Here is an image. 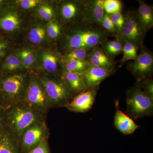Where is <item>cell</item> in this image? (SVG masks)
I'll return each instance as SVG.
<instances>
[{
  "label": "cell",
  "mask_w": 153,
  "mask_h": 153,
  "mask_svg": "<svg viewBox=\"0 0 153 153\" xmlns=\"http://www.w3.org/2000/svg\"><path fill=\"white\" fill-rule=\"evenodd\" d=\"M48 138L27 153H51L48 142Z\"/></svg>",
  "instance_id": "obj_36"
},
{
  "label": "cell",
  "mask_w": 153,
  "mask_h": 153,
  "mask_svg": "<svg viewBox=\"0 0 153 153\" xmlns=\"http://www.w3.org/2000/svg\"><path fill=\"white\" fill-rule=\"evenodd\" d=\"M36 9V14L41 20L49 22L57 20V7L55 8L52 4L41 2Z\"/></svg>",
  "instance_id": "obj_23"
},
{
  "label": "cell",
  "mask_w": 153,
  "mask_h": 153,
  "mask_svg": "<svg viewBox=\"0 0 153 153\" xmlns=\"http://www.w3.org/2000/svg\"><path fill=\"white\" fill-rule=\"evenodd\" d=\"M86 60L91 66L108 70L114 69L115 62L100 46L94 47L91 51Z\"/></svg>",
  "instance_id": "obj_16"
},
{
  "label": "cell",
  "mask_w": 153,
  "mask_h": 153,
  "mask_svg": "<svg viewBox=\"0 0 153 153\" xmlns=\"http://www.w3.org/2000/svg\"><path fill=\"white\" fill-rule=\"evenodd\" d=\"M108 36L100 25L73 23L60 38L61 49L64 53L74 49L91 50L101 46Z\"/></svg>",
  "instance_id": "obj_1"
},
{
  "label": "cell",
  "mask_w": 153,
  "mask_h": 153,
  "mask_svg": "<svg viewBox=\"0 0 153 153\" xmlns=\"http://www.w3.org/2000/svg\"><path fill=\"white\" fill-rule=\"evenodd\" d=\"M13 54L21 60L25 69L32 68L38 59L36 51L29 47L22 48Z\"/></svg>",
  "instance_id": "obj_22"
},
{
  "label": "cell",
  "mask_w": 153,
  "mask_h": 153,
  "mask_svg": "<svg viewBox=\"0 0 153 153\" xmlns=\"http://www.w3.org/2000/svg\"><path fill=\"white\" fill-rule=\"evenodd\" d=\"M60 76L74 97L86 90L82 73L63 71Z\"/></svg>",
  "instance_id": "obj_18"
},
{
  "label": "cell",
  "mask_w": 153,
  "mask_h": 153,
  "mask_svg": "<svg viewBox=\"0 0 153 153\" xmlns=\"http://www.w3.org/2000/svg\"><path fill=\"white\" fill-rule=\"evenodd\" d=\"M137 57L132 62L127 65L128 70L140 82L146 78H152L153 73L152 53L143 47L140 48Z\"/></svg>",
  "instance_id": "obj_9"
},
{
  "label": "cell",
  "mask_w": 153,
  "mask_h": 153,
  "mask_svg": "<svg viewBox=\"0 0 153 153\" xmlns=\"http://www.w3.org/2000/svg\"><path fill=\"white\" fill-rule=\"evenodd\" d=\"M91 50L74 49L67 51L62 55V64L73 60H86Z\"/></svg>",
  "instance_id": "obj_26"
},
{
  "label": "cell",
  "mask_w": 153,
  "mask_h": 153,
  "mask_svg": "<svg viewBox=\"0 0 153 153\" xmlns=\"http://www.w3.org/2000/svg\"><path fill=\"white\" fill-rule=\"evenodd\" d=\"M116 69L108 70L104 68L90 66L82 73L86 89L99 87L102 81L115 74Z\"/></svg>",
  "instance_id": "obj_15"
},
{
  "label": "cell",
  "mask_w": 153,
  "mask_h": 153,
  "mask_svg": "<svg viewBox=\"0 0 153 153\" xmlns=\"http://www.w3.org/2000/svg\"><path fill=\"white\" fill-rule=\"evenodd\" d=\"M52 107H65L74 96L60 76L41 75L38 76Z\"/></svg>",
  "instance_id": "obj_5"
},
{
  "label": "cell",
  "mask_w": 153,
  "mask_h": 153,
  "mask_svg": "<svg viewBox=\"0 0 153 153\" xmlns=\"http://www.w3.org/2000/svg\"><path fill=\"white\" fill-rule=\"evenodd\" d=\"M86 0L63 1L57 6L59 22L62 24L81 22Z\"/></svg>",
  "instance_id": "obj_10"
},
{
  "label": "cell",
  "mask_w": 153,
  "mask_h": 153,
  "mask_svg": "<svg viewBox=\"0 0 153 153\" xmlns=\"http://www.w3.org/2000/svg\"><path fill=\"white\" fill-rule=\"evenodd\" d=\"M109 16L118 34L122 30L124 25V16L122 12H118Z\"/></svg>",
  "instance_id": "obj_34"
},
{
  "label": "cell",
  "mask_w": 153,
  "mask_h": 153,
  "mask_svg": "<svg viewBox=\"0 0 153 153\" xmlns=\"http://www.w3.org/2000/svg\"><path fill=\"white\" fill-rule=\"evenodd\" d=\"M103 7L105 13L112 15L122 12L123 3L120 0H103Z\"/></svg>",
  "instance_id": "obj_30"
},
{
  "label": "cell",
  "mask_w": 153,
  "mask_h": 153,
  "mask_svg": "<svg viewBox=\"0 0 153 153\" xmlns=\"http://www.w3.org/2000/svg\"><path fill=\"white\" fill-rule=\"evenodd\" d=\"M138 48L130 42L123 43L122 58L121 59L119 67L121 68L126 62L129 60H134L137 57Z\"/></svg>",
  "instance_id": "obj_27"
},
{
  "label": "cell",
  "mask_w": 153,
  "mask_h": 153,
  "mask_svg": "<svg viewBox=\"0 0 153 153\" xmlns=\"http://www.w3.org/2000/svg\"><path fill=\"white\" fill-rule=\"evenodd\" d=\"M116 112L114 117V125L118 130L126 135L131 134L135 131L139 126L133 119L123 112L119 108V101L115 102Z\"/></svg>",
  "instance_id": "obj_17"
},
{
  "label": "cell",
  "mask_w": 153,
  "mask_h": 153,
  "mask_svg": "<svg viewBox=\"0 0 153 153\" xmlns=\"http://www.w3.org/2000/svg\"><path fill=\"white\" fill-rule=\"evenodd\" d=\"M99 88L86 89L75 96L65 108L72 112L84 113L89 111L95 102Z\"/></svg>",
  "instance_id": "obj_12"
},
{
  "label": "cell",
  "mask_w": 153,
  "mask_h": 153,
  "mask_svg": "<svg viewBox=\"0 0 153 153\" xmlns=\"http://www.w3.org/2000/svg\"><path fill=\"white\" fill-rule=\"evenodd\" d=\"M7 3L8 1L5 0H0V10Z\"/></svg>",
  "instance_id": "obj_38"
},
{
  "label": "cell",
  "mask_w": 153,
  "mask_h": 153,
  "mask_svg": "<svg viewBox=\"0 0 153 153\" xmlns=\"http://www.w3.org/2000/svg\"><path fill=\"white\" fill-rule=\"evenodd\" d=\"M101 46L102 49L114 59L116 55L122 52L123 43L116 39L112 41L107 40Z\"/></svg>",
  "instance_id": "obj_29"
},
{
  "label": "cell",
  "mask_w": 153,
  "mask_h": 153,
  "mask_svg": "<svg viewBox=\"0 0 153 153\" xmlns=\"http://www.w3.org/2000/svg\"><path fill=\"white\" fill-rule=\"evenodd\" d=\"M0 153H21L19 141L7 129L0 135Z\"/></svg>",
  "instance_id": "obj_20"
},
{
  "label": "cell",
  "mask_w": 153,
  "mask_h": 153,
  "mask_svg": "<svg viewBox=\"0 0 153 153\" xmlns=\"http://www.w3.org/2000/svg\"><path fill=\"white\" fill-rule=\"evenodd\" d=\"M63 25L57 20L50 21L46 27L47 36L52 41L60 39L63 32Z\"/></svg>",
  "instance_id": "obj_28"
},
{
  "label": "cell",
  "mask_w": 153,
  "mask_h": 153,
  "mask_svg": "<svg viewBox=\"0 0 153 153\" xmlns=\"http://www.w3.org/2000/svg\"><path fill=\"white\" fill-rule=\"evenodd\" d=\"M10 49L11 43L8 37L0 32V63L10 53Z\"/></svg>",
  "instance_id": "obj_32"
},
{
  "label": "cell",
  "mask_w": 153,
  "mask_h": 153,
  "mask_svg": "<svg viewBox=\"0 0 153 153\" xmlns=\"http://www.w3.org/2000/svg\"><path fill=\"white\" fill-rule=\"evenodd\" d=\"M22 101L45 115L52 108L38 76L29 79Z\"/></svg>",
  "instance_id": "obj_7"
},
{
  "label": "cell",
  "mask_w": 153,
  "mask_h": 153,
  "mask_svg": "<svg viewBox=\"0 0 153 153\" xmlns=\"http://www.w3.org/2000/svg\"><path fill=\"white\" fill-rule=\"evenodd\" d=\"M22 23L20 13L8 2L0 10V32L8 37L19 31Z\"/></svg>",
  "instance_id": "obj_11"
},
{
  "label": "cell",
  "mask_w": 153,
  "mask_h": 153,
  "mask_svg": "<svg viewBox=\"0 0 153 153\" xmlns=\"http://www.w3.org/2000/svg\"><path fill=\"white\" fill-rule=\"evenodd\" d=\"M143 90L151 98L153 99V80L152 78H146L139 82Z\"/></svg>",
  "instance_id": "obj_35"
},
{
  "label": "cell",
  "mask_w": 153,
  "mask_h": 153,
  "mask_svg": "<svg viewBox=\"0 0 153 153\" xmlns=\"http://www.w3.org/2000/svg\"><path fill=\"white\" fill-rule=\"evenodd\" d=\"M27 80L26 74L21 72L0 75V103L5 110L22 101Z\"/></svg>",
  "instance_id": "obj_3"
},
{
  "label": "cell",
  "mask_w": 153,
  "mask_h": 153,
  "mask_svg": "<svg viewBox=\"0 0 153 153\" xmlns=\"http://www.w3.org/2000/svg\"><path fill=\"white\" fill-rule=\"evenodd\" d=\"M124 16V25L120 33L115 38L122 43L131 42L140 49L144 46L147 32L140 23L137 11H128Z\"/></svg>",
  "instance_id": "obj_6"
},
{
  "label": "cell",
  "mask_w": 153,
  "mask_h": 153,
  "mask_svg": "<svg viewBox=\"0 0 153 153\" xmlns=\"http://www.w3.org/2000/svg\"><path fill=\"white\" fill-rule=\"evenodd\" d=\"M90 66L87 60H73L62 64V72L82 73L86 71Z\"/></svg>",
  "instance_id": "obj_25"
},
{
  "label": "cell",
  "mask_w": 153,
  "mask_h": 153,
  "mask_svg": "<svg viewBox=\"0 0 153 153\" xmlns=\"http://www.w3.org/2000/svg\"><path fill=\"white\" fill-rule=\"evenodd\" d=\"M49 131L45 121L30 126L22 134L19 142L21 153H27L48 138Z\"/></svg>",
  "instance_id": "obj_8"
},
{
  "label": "cell",
  "mask_w": 153,
  "mask_h": 153,
  "mask_svg": "<svg viewBox=\"0 0 153 153\" xmlns=\"http://www.w3.org/2000/svg\"><path fill=\"white\" fill-rule=\"evenodd\" d=\"M7 129L5 117V109L0 103V135Z\"/></svg>",
  "instance_id": "obj_37"
},
{
  "label": "cell",
  "mask_w": 153,
  "mask_h": 153,
  "mask_svg": "<svg viewBox=\"0 0 153 153\" xmlns=\"http://www.w3.org/2000/svg\"><path fill=\"white\" fill-rule=\"evenodd\" d=\"M100 26L108 36H114V37L117 36V31L108 14L105 13L102 20Z\"/></svg>",
  "instance_id": "obj_31"
},
{
  "label": "cell",
  "mask_w": 153,
  "mask_h": 153,
  "mask_svg": "<svg viewBox=\"0 0 153 153\" xmlns=\"http://www.w3.org/2000/svg\"><path fill=\"white\" fill-rule=\"evenodd\" d=\"M138 9L137 11L139 20L145 31L147 33L153 27L152 7L144 1L138 0Z\"/></svg>",
  "instance_id": "obj_19"
},
{
  "label": "cell",
  "mask_w": 153,
  "mask_h": 153,
  "mask_svg": "<svg viewBox=\"0 0 153 153\" xmlns=\"http://www.w3.org/2000/svg\"><path fill=\"white\" fill-rule=\"evenodd\" d=\"M24 69L20 59L13 53H9L0 63V75L19 72Z\"/></svg>",
  "instance_id": "obj_21"
},
{
  "label": "cell",
  "mask_w": 153,
  "mask_h": 153,
  "mask_svg": "<svg viewBox=\"0 0 153 153\" xmlns=\"http://www.w3.org/2000/svg\"><path fill=\"white\" fill-rule=\"evenodd\" d=\"M126 102V114L133 119L152 116L153 99L143 90L139 82L127 91Z\"/></svg>",
  "instance_id": "obj_4"
},
{
  "label": "cell",
  "mask_w": 153,
  "mask_h": 153,
  "mask_svg": "<svg viewBox=\"0 0 153 153\" xmlns=\"http://www.w3.org/2000/svg\"><path fill=\"white\" fill-rule=\"evenodd\" d=\"M41 2L38 0H17L15 4L20 8L24 10H30L36 8Z\"/></svg>",
  "instance_id": "obj_33"
},
{
  "label": "cell",
  "mask_w": 153,
  "mask_h": 153,
  "mask_svg": "<svg viewBox=\"0 0 153 153\" xmlns=\"http://www.w3.org/2000/svg\"><path fill=\"white\" fill-rule=\"evenodd\" d=\"M46 27L41 24L34 25L31 28L28 34V40L34 45L42 44L47 37Z\"/></svg>",
  "instance_id": "obj_24"
},
{
  "label": "cell",
  "mask_w": 153,
  "mask_h": 153,
  "mask_svg": "<svg viewBox=\"0 0 153 153\" xmlns=\"http://www.w3.org/2000/svg\"><path fill=\"white\" fill-rule=\"evenodd\" d=\"M62 56L57 49L41 52L39 55L41 67L45 75L60 76L62 72Z\"/></svg>",
  "instance_id": "obj_13"
},
{
  "label": "cell",
  "mask_w": 153,
  "mask_h": 153,
  "mask_svg": "<svg viewBox=\"0 0 153 153\" xmlns=\"http://www.w3.org/2000/svg\"><path fill=\"white\" fill-rule=\"evenodd\" d=\"M45 115L20 102L5 110L7 129L19 141L26 129L36 123L44 121Z\"/></svg>",
  "instance_id": "obj_2"
},
{
  "label": "cell",
  "mask_w": 153,
  "mask_h": 153,
  "mask_svg": "<svg viewBox=\"0 0 153 153\" xmlns=\"http://www.w3.org/2000/svg\"><path fill=\"white\" fill-rule=\"evenodd\" d=\"M103 0H86L81 22L100 26L105 13Z\"/></svg>",
  "instance_id": "obj_14"
}]
</instances>
